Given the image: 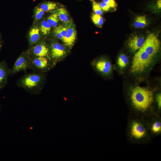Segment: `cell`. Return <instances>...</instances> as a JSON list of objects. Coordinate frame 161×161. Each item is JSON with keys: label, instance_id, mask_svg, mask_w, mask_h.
I'll use <instances>...</instances> for the list:
<instances>
[{"label": "cell", "instance_id": "cell-20", "mask_svg": "<svg viewBox=\"0 0 161 161\" xmlns=\"http://www.w3.org/2000/svg\"><path fill=\"white\" fill-rule=\"evenodd\" d=\"M59 21V18L57 13L50 15L47 18V21L52 26H56Z\"/></svg>", "mask_w": 161, "mask_h": 161}, {"label": "cell", "instance_id": "cell-22", "mask_svg": "<svg viewBox=\"0 0 161 161\" xmlns=\"http://www.w3.org/2000/svg\"><path fill=\"white\" fill-rule=\"evenodd\" d=\"M44 11L40 7H36L35 9V16L36 20L41 19L44 13Z\"/></svg>", "mask_w": 161, "mask_h": 161}, {"label": "cell", "instance_id": "cell-13", "mask_svg": "<svg viewBox=\"0 0 161 161\" xmlns=\"http://www.w3.org/2000/svg\"><path fill=\"white\" fill-rule=\"evenodd\" d=\"M40 29L37 27L32 28L29 32V39L30 47L38 42L40 38Z\"/></svg>", "mask_w": 161, "mask_h": 161}, {"label": "cell", "instance_id": "cell-30", "mask_svg": "<svg viewBox=\"0 0 161 161\" xmlns=\"http://www.w3.org/2000/svg\"><path fill=\"white\" fill-rule=\"evenodd\" d=\"M0 109H1V106H0Z\"/></svg>", "mask_w": 161, "mask_h": 161}, {"label": "cell", "instance_id": "cell-19", "mask_svg": "<svg viewBox=\"0 0 161 161\" xmlns=\"http://www.w3.org/2000/svg\"><path fill=\"white\" fill-rule=\"evenodd\" d=\"M91 19L93 23L98 27H101L103 23V18L100 15L93 14Z\"/></svg>", "mask_w": 161, "mask_h": 161}, {"label": "cell", "instance_id": "cell-17", "mask_svg": "<svg viewBox=\"0 0 161 161\" xmlns=\"http://www.w3.org/2000/svg\"><path fill=\"white\" fill-rule=\"evenodd\" d=\"M51 26L47 21L43 20L41 22L39 29L44 35H46L50 33Z\"/></svg>", "mask_w": 161, "mask_h": 161}, {"label": "cell", "instance_id": "cell-5", "mask_svg": "<svg viewBox=\"0 0 161 161\" xmlns=\"http://www.w3.org/2000/svg\"><path fill=\"white\" fill-rule=\"evenodd\" d=\"M30 58L27 52H23L17 58L10 69V76H12L20 72H26L30 69Z\"/></svg>", "mask_w": 161, "mask_h": 161}, {"label": "cell", "instance_id": "cell-21", "mask_svg": "<svg viewBox=\"0 0 161 161\" xmlns=\"http://www.w3.org/2000/svg\"><path fill=\"white\" fill-rule=\"evenodd\" d=\"M92 4V10L95 13L99 15L102 14L103 12L101 9L99 3L95 0H90Z\"/></svg>", "mask_w": 161, "mask_h": 161}, {"label": "cell", "instance_id": "cell-27", "mask_svg": "<svg viewBox=\"0 0 161 161\" xmlns=\"http://www.w3.org/2000/svg\"><path fill=\"white\" fill-rule=\"evenodd\" d=\"M58 27L63 37V41L67 32L68 27H65L62 25H60Z\"/></svg>", "mask_w": 161, "mask_h": 161}, {"label": "cell", "instance_id": "cell-10", "mask_svg": "<svg viewBox=\"0 0 161 161\" xmlns=\"http://www.w3.org/2000/svg\"><path fill=\"white\" fill-rule=\"evenodd\" d=\"M10 69L4 60L0 61V91L7 84Z\"/></svg>", "mask_w": 161, "mask_h": 161}, {"label": "cell", "instance_id": "cell-18", "mask_svg": "<svg viewBox=\"0 0 161 161\" xmlns=\"http://www.w3.org/2000/svg\"><path fill=\"white\" fill-rule=\"evenodd\" d=\"M56 4L52 2L48 1L42 4L40 7L44 11L47 12L55 9Z\"/></svg>", "mask_w": 161, "mask_h": 161}, {"label": "cell", "instance_id": "cell-6", "mask_svg": "<svg viewBox=\"0 0 161 161\" xmlns=\"http://www.w3.org/2000/svg\"><path fill=\"white\" fill-rule=\"evenodd\" d=\"M160 42L157 35L154 33L149 34L142 48L152 56L154 57L159 51Z\"/></svg>", "mask_w": 161, "mask_h": 161}, {"label": "cell", "instance_id": "cell-26", "mask_svg": "<svg viewBox=\"0 0 161 161\" xmlns=\"http://www.w3.org/2000/svg\"><path fill=\"white\" fill-rule=\"evenodd\" d=\"M54 31V34L57 38L62 41L63 37L58 26L55 27Z\"/></svg>", "mask_w": 161, "mask_h": 161}, {"label": "cell", "instance_id": "cell-2", "mask_svg": "<svg viewBox=\"0 0 161 161\" xmlns=\"http://www.w3.org/2000/svg\"><path fill=\"white\" fill-rule=\"evenodd\" d=\"M131 99L136 109L145 110L150 106L153 101V92L148 89L137 86L132 89Z\"/></svg>", "mask_w": 161, "mask_h": 161}, {"label": "cell", "instance_id": "cell-29", "mask_svg": "<svg viewBox=\"0 0 161 161\" xmlns=\"http://www.w3.org/2000/svg\"><path fill=\"white\" fill-rule=\"evenodd\" d=\"M3 45V42L1 35L0 34V51L1 50Z\"/></svg>", "mask_w": 161, "mask_h": 161}, {"label": "cell", "instance_id": "cell-28", "mask_svg": "<svg viewBox=\"0 0 161 161\" xmlns=\"http://www.w3.org/2000/svg\"><path fill=\"white\" fill-rule=\"evenodd\" d=\"M156 100L158 106L159 108L161 106V94L160 93H158L156 96Z\"/></svg>", "mask_w": 161, "mask_h": 161}, {"label": "cell", "instance_id": "cell-12", "mask_svg": "<svg viewBox=\"0 0 161 161\" xmlns=\"http://www.w3.org/2000/svg\"><path fill=\"white\" fill-rule=\"evenodd\" d=\"M145 131L144 127L137 122L134 123L131 126V134L134 137L140 139L145 135Z\"/></svg>", "mask_w": 161, "mask_h": 161}, {"label": "cell", "instance_id": "cell-14", "mask_svg": "<svg viewBox=\"0 0 161 161\" xmlns=\"http://www.w3.org/2000/svg\"><path fill=\"white\" fill-rule=\"evenodd\" d=\"M129 62V58L127 55L122 54L119 56L117 58V64L120 69L123 70L127 66Z\"/></svg>", "mask_w": 161, "mask_h": 161}, {"label": "cell", "instance_id": "cell-16", "mask_svg": "<svg viewBox=\"0 0 161 161\" xmlns=\"http://www.w3.org/2000/svg\"><path fill=\"white\" fill-rule=\"evenodd\" d=\"M59 19L61 21L66 23L69 21V15L66 9L63 8H61L57 10Z\"/></svg>", "mask_w": 161, "mask_h": 161}, {"label": "cell", "instance_id": "cell-9", "mask_svg": "<svg viewBox=\"0 0 161 161\" xmlns=\"http://www.w3.org/2000/svg\"><path fill=\"white\" fill-rule=\"evenodd\" d=\"M145 41L143 37L137 35H133L128 40L127 45L131 52H135L142 47Z\"/></svg>", "mask_w": 161, "mask_h": 161}, {"label": "cell", "instance_id": "cell-23", "mask_svg": "<svg viewBox=\"0 0 161 161\" xmlns=\"http://www.w3.org/2000/svg\"><path fill=\"white\" fill-rule=\"evenodd\" d=\"M152 129L153 132L157 133L161 131V124L160 122H156L153 125Z\"/></svg>", "mask_w": 161, "mask_h": 161}, {"label": "cell", "instance_id": "cell-7", "mask_svg": "<svg viewBox=\"0 0 161 161\" xmlns=\"http://www.w3.org/2000/svg\"><path fill=\"white\" fill-rule=\"evenodd\" d=\"M92 65L96 71L103 76H109L112 71V63L108 59L105 58H101L93 61Z\"/></svg>", "mask_w": 161, "mask_h": 161}, {"label": "cell", "instance_id": "cell-24", "mask_svg": "<svg viewBox=\"0 0 161 161\" xmlns=\"http://www.w3.org/2000/svg\"><path fill=\"white\" fill-rule=\"evenodd\" d=\"M102 2L108 4L112 8L115 9L117 6V4L115 0H102Z\"/></svg>", "mask_w": 161, "mask_h": 161}, {"label": "cell", "instance_id": "cell-4", "mask_svg": "<svg viewBox=\"0 0 161 161\" xmlns=\"http://www.w3.org/2000/svg\"><path fill=\"white\" fill-rule=\"evenodd\" d=\"M49 46V57L55 66L66 56L67 49L63 45L56 42L51 43Z\"/></svg>", "mask_w": 161, "mask_h": 161}, {"label": "cell", "instance_id": "cell-15", "mask_svg": "<svg viewBox=\"0 0 161 161\" xmlns=\"http://www.w3.org/2000/svg\"><path fill=\"white\" fill-rule=\"evenodd\" d=\"M134 20V26L136 28H143L148 25L147 19L145 16L139 15Z\"/></svg>", "mask_w": 161, "mask_h": 161}, {"label": "cell", "instance_id": "cell-11", "mask_svg": "<svg viewBox=\"0 0 161 161\" xmlns=\"http://www.w3.org/2000/svg\"><path fill=\"white\" fill-rule=\"evenodd\" d=\"M76 37V32L74 27L70 25L68 27L67 32L63 41L67 47L71 49L74 45Z\"/></svg>", "mask_w": 161, "mask_h": 161}, {"label": "cell", "instance_id": "cell-3", "mask_svg": "<svg viewBox=\"0 0 161 161\" xmlns=\"http://www.w3.org/2000/svg\"><path fill=\"white\" fill-rule=\"evenodd\" d=\"M30 69L33 71L46 73L55 66L51 60L46 57H30Z\"/></svg>", "mask_w": 161, "mask_h": 161}, {"label": "cell", "instance_id": "cell-25", "mask_svg": "<svg viewBox=\"0 0 161 161\" xmlns=\"http://www.w3.org/2000/svg\"><path fill=\"white\" fill-rule=\"evenodd\" d=\"M99 4L103 11H108L112 8L108 4L104 2H102Z\"/></svg>", "mask_w": 161, "mask_h": 161}, {"label": "cell", "instance_id": "cell-8", "mask_svg": "<svg viewBox=\"0 0 161 161\" xmlns=\"http://www.w3.org/2000/svg\"><path fill=\"white\" fill-rule=\"evenodd\" d=\"M27 52L30 57H46L50 59L49 46L43 42H37L31 47Z\"/></svg>", "mask_w": 161, "mask_h": 161}, {"label": "cell", "instance_id": "cell-1", "mask_svg": "<svg viewBox=\"0 0 161 161\" xmlns=\"http://www.w3.org/2000/svg\"><path fill=\"white\" fill-rule=\"evenodd\" d=\"M46 81L45 73L33 71L21 77L16 81V85L27 92L36 95L40 93Z\"/></svg>", "mask_w": 161, "mask_h": 161}]
</instances>
